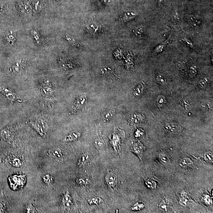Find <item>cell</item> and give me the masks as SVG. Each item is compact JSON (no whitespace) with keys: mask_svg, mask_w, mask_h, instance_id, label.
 Listing matches in <instances>:
<instances>
[{"mask_svg":"<svg viewBox=\"0 0 213 213\" xmlns=\"http://www.w3.org/2000/svg\"><path fill=\"white\" fill-rule=\"evenodd\" d=\"M190 73L192 75H195L197 74V70L196 67L195 66H193L190 67Z\"/></svg>","mask_w":213,"mask_h":213,"instance_id":"cell-40","label":"cell"},{"mask_svg":"<svg viewBox=\"0 0 213 213\" xmlns=\"http://www.w3.org/2000/svg\"><path fill=\"white\" fill-rule=\"evenodd\" d=\"M144 119L142 115L139 113H136L132 116V121L136 123H139L142 122Z\"/></svg>","mask_w":213,"mask_h":213,"instance_id":"cell-17","label":"cell"},{"mask_svg":"<svg viewBox=\"0 0 213 213\" xmlns=\"http://www.w3.org/2000/svg\"><path fill=\"white\" fill-rule=\"evenodd\" d=\"M208 81L206 78L201 79L198 83V86L201 89H204L207 85Z\"/></svg>","mask_w":213,"mask_h":213,"instance_id":"cell-27","label":"cell"},{"mask_svg":"<svg viewBox=\"0 0 213 213\" xmlns=\"http://www.w3.org/2000/svg\"><path fill=\"white\" fill-rule=\"evenodd\" d=\"M180 164L181 166H183L184 167H187L190 166L192 165L193 162L190 160V159L186 158L182 160Z\"/></svg>","mask_w":213,"mask_h":213,"instance_id":"cell-25","label":"cell"},{"mask_svg":"<svg viewBox=\"0 0 213 213\" xmlns=\"http://www.w3.org/2000/svg\"><path fill=\"white\" fill-rule=\"evenodd\" d=\"M167 204L165 202V200H163V201L161 202L160 205V207L161 210L163 211H167Z\"/></svg>","mask_w":213,"mask_h":213,"instance_id":"cell-41","label":"cell"},{"mask_svg":"<svg viewBox=\"0 0 213 213\" xmlns=\"http://www.w3.org/2000/svg\"><path fill=\"white\" fill-rule=\"evenodd\" d=\"M205 159L206 160L208 161H212L213 160L212 154L210 153H207L205 154Z\"/></svg>","mask_w":213,"mask_h":213,"instance_id":"cell-37","label":"cell"},{"mask_svg":"<svg viewBox=\"0 0 213 213\" xmlns=\"http://www.w3.org/2000/svg\"><path fill=\"white\" fill-rule=\"evenodd\" d=\"M87 29L88 33L93 35H97L100 30V28L98 25L94 22L87 25Z\"/></svg>","mask_w":213,"mask_h":213,"instance_id":"cell-12","label":"cell"},{"mask_svg":"<svg viewBox=\"0 0 213 213\" xmlns=\"http://www.w3.org/2000/svg\"><path fill=\"white\" fill-rule=\"evenodd\" d=\"M43 123V122L38 121L30 122L32 126L36 130L40 136L42 137H45L47 132V126Z\"/></svg>","mask_w":213,"mask_h":213,"instance_id":"cell-6","label":"cell"},{"mask_svg":"<svg viewBox=\"0 0 213 213\" xmlns=\"http://www.w3.org/2000/svg\"><path fill=\"white\" fill-rule=\"evenodd\" d=\"M32 34L33 36H34V39L36 40V41L37 42H40V36L38 34V33L36 31H34L33 30V32L32 33Z\"/></svg>","mask_w":213,"mask_h":213,"instance_id":"cell-38","label":"cell"},{"mask_svg":"<svg viewBox=\"0 0 213 213\" xmlns=\"http://www.w3.org/2000/svg\"><path fill=\"white\" fill-rule=\"evenodd\" d=\"M145 147L143 144L140 142H136L133 143L132 147V152L136 154L142 161L143 153L145 150Z\"/></svg>","mask_w":213,"mask_h":213,"instance_id":"cell-7","label":"cell"},{"mask_svg":"<svg viewBox=\"0 0 213 213\" xmlns=\"http://www.w3.org/2000/svg\"><path fill=\"white\" fill-rule=\"evenodd\" d=\"M166 48V44H160L158 45L156 47L155 51L157 53L159 54L162 53L163 51H164Z\"/></svg>","mask_w":213,"mask_h":213,"instance_id":"cell-30","label":"cell"},{"mask_svg":"<svg viewBox=\"0 0 213 213\" xmlns=\"http://www.w3.org/2000/svg\"><path fill=\"white\" fill-rule=\"evenodd\" d=\"M188 199L189 198H188L187 194L183 193L181 194L180 203L182 205V206H186L187 204Z\"/></svg>","mask_w":213,"mask_h":213,"instance_id":"cell-26","label":"cell"},{"mask_svg":"<svg viewBox=\"0 0 213 213\" xmlns=\"http://www.w3.org/2000/svg\"><path fill=\"white\" fill-rule=\"evenodd\" d=\"M87 101V98L84 94L79 95L74 102L73 108L74 112L82 109Z\"/></svg>","mask_w":213,"mask_h":213,"instance_id":"cell-4","label":"cell"},{"mask_svg":"<svg viewBox=\"0 0 213 213\" xmlns=\"http://www.w3.org/2000/svg\"><path fill=\"white\" fill-rule=\"evenodd\" d=\"M66 38H67V40L68 41L72 46H75V47H77V48H80V45H79V43H78L75 40H74L72 39V38H71L70 36H66Z\"/></svg>","mask_w":213,"mask_h":213,"instance_id":"cell-28","label":"cell"},{"mask_svg":"<svg viewBox=\"0 0 213 213\" xmlns=\"http://www.w3.org/2000/svg\"><path fill=\"white\" fill-rule=\"evenodd\" d=\"M144 207V204L143 203H140L139 202L135 204L133 207H132V210H139L141 209Z\"/></svg>","mask_w":213,"mask_h":213,"instance_id":"cell-34","label":"cell"},{"mask_svg":"<svg viewBox=\"0 0 213 213\" xmlns=\"http://www.w3.org/2000/svg\"><path fill=\"white\" fill-rule=\"evenodd\" d=\"M45 85L43 86L42 88V91L43 93L49 95L51 92H53V88H51V86L49 85L50 83L49 81H47L45 82Z\"/></svg>","mask_w":213,"mask_h":213,"instance_id":"cell-21","label":"cell"},{"mask_svg":"<svg viewBox=\"0 0 213 213\" xmlns=\"http://www.w3.org/2000/svg\"><path fill=\"white\" fill-rule=\"evenodd\" d=\"M8 6L5 2L0 1V14H2L7 10Z\"/></svg>","mask_w":213,"mask_h":213,"instance_id":"cell-29","label":"cell"},{"mask_svg":"<svg viewBox=\"0 0 213 213\" xmlns=\"http://www.w3.org/2000/svg\"><path fill=\"white\" fill-rule=\"evenodd\" d=\"M156 79L157 83L161 85L165 84L167 82V78L166 77L162 74H159L157 75Z\"/></svg>","mask_w":213,"mask_h":213,"instance_id":"cell-19","label":"cell"},{"mask_svg":"<svg viewBox=\"0 0 213 213\" xmlns=\"http://www.w3.org/2000/svg\"><path fill=\"white\" fill-rule=\"evenodd\" d=\"M164 128L167 133L173 135L179 134L182 130L180 125L177 123L171 121L167 122Z\"/></svg>","mask_w":213,"mask_h":213,"instance_id":"cell-3","label":"cell"},{"mask_svg":"<svg viewBox=\"0 0 213 213\" xmlns=\"http://www.w3.org/2000/svg\"><path fill=\"white\" fill-rule=\"evenodd\" d=\"M115 113V111L113 108H108L104 111L101 115V119L104 122L110 121Z\"/></svg>","mask_w":213,"mask_h":213,"instance_id":"cell-10","label":"cell"},{"mask_svg":"<svg viewBox=\"0 0 213 213\" xmlns=\"http://www.w3.org/2000/svg\"><path fill=\"white\" fill-rule=\"evenodd\" d=\"M26 210L27 213H34L35 211L34 206L31 204L28 205L26 206Z\"/></svg>","mask_w":213,"mask_h":213,"instance_id":"cell-35","label":"cell"},{"mask_svg":"<svg viewBox=\"0 0 213 213\" xmlns=\"http://www.w3.org/2000/svg\"><path fill=\"white\" fill-rule=\"evenodd\" d=\"M182 40L184 42L187 46H189L190 47H192V48L194 47V45H193L192 42L190 40L188 39L187 38H182Z\"/></svg>","mask_w":213,"mask_h":213,"instance_id":"cell-36","label":"cell"},{"mask_svg":"<svg viewBox=\"0 0 213 213\" xmlns=\"http://www.w3.org/2000/svg\"><path fill=\"white\" fill-rule=\"evenodd\" d=\"M10 187L13 190H16L22 188L24 186L26 181V176L23 175H15L9 178Z\"/></svg>","mask_w":213,"mask_h":213,"instance_id":"cell-2","label":"cell"},{"mask_svg":"<svg viewBox=\"0 0 213 213\" xmlns=\"http://www.w3.org/2000/svg\"><path fill=\"white\" fill-rule=\"evenodd\" d=\"M145 88H146V84L144 82H142L133 90V95L136 97L140 96L143 93Z\"/></svg>","mask_w":213,"mask_h":213,"instance_id":"cell-13","label":"cell"},{"mask_svg":"<svg viewBox=\"0 0 213 213\" xmlns=\"http://www.w3.org/2000/svg\"><path fill=\"white\" fill-rule=\"evenodd\" d=\"M94 146L98 151L101 150L104 148V142L102 139L98 138L96 139L94 143Z\"/></svg>","mask_w":213,"mask_h":213,"instance_id":"cell-16","label":"cell"},{"mask_svg":"<svg viewBox=\"0 0 213 213\" xmlns=\"http://www.w3.org/2000/svg\"><path fill=\"white\" fill-rule=\"evenodd\" d=\"M80 136V134L79 133H73L72 134L69 135L67 136L65 138V140L67 141H74V140L78 138Z\"/></svg>","mask_w":213,"mask_h":213,"instance_id":"cell-24","label":"cell"},{"mask_svg":"<svg viewBox=\"0 0 213 213\" xmlns=\"http://www.w3.org/2000/svg\"><path fill=\"white\" fill-rule=\"evenodd\" d=\"M61 201L63 206L66 208H70L73 205L72 198L68 191L63 194Z\"/></svg>","mask_w":213,"mask_h":213,"instance_id":"cell-11","label":"cell"},{"mask_svg":"<svg viewBox=\"0 0 213 213\" xmlns=\"http://www.w3.org/2000/svg\"><path fill=\"white\" fill-rule=\"evenodd\" d=\"M181 104L185 108H187V107L190 106V102L188 100H184L181 101Z\"/></svg>","mask_w":213,"mask_h":213,"instance_id":"cell-39","label":"cell"},{"mask_svg":"<svg viewBox=\"0 0 213 213\" xmlns=\"http://www.w3.org/2000/svg\"><path fill=\"white\" fill-rule=\"evenodd\" d=\"M136 16V14H134V13L128 12L125 13L122 16V19L123 21L127 22L133 19Z\"/></svg>","mask_w":213,"mask_h":213,"instance_id":"cell-18","label":"cell"},{"mask_svg":"<svg viewBox=\"0 0 213 213\" xmlns=\"http://www.w3.org/2000/svg\"><path fill=\"white\" fill-rule=\"evenodd\" d=\"M0 69H1V66H0Z\"/></svg>","mask_w":213,"mask_h":213,"instance_id":"cell-44","label":"cell"},{"mask_svg":"<svg viewBox=\"0 0 213 213\" xmlns=\"http://www.w3.org/2000/svg\"><path fill=\"white\" fill-rule=\"evenodd\" d=\"M88 158H89V156L87 153L82 154L79 159L78 162L77 163L78 166L79 167L83 166L87 162Z\"/></svg>","mask_w":213,"mask_h":213,"instance_id":"cell-15","label":"cell"},{"mask_svg":"<svg viewBox=\"0 0 213 213\" xmlns=\"http://www.w3.org/2000/svg\"><path fill=\"white\" fill-rule=\"evenodd\" d=\"M5 40L6 43L9 46H12L16 42V34L15 32L10 31L6 34Z\"/></svg>","mask_w":213,"mask_h":213,"instance_id":"cell-14","label":"cell"},{"mask_svg":"<svg viewBox=\"0 0 213 213\" xmlns=\"http://www.w3.org/2000/svg\"><path fill=\"white\" fill-rule=\"evenodd\" d=\"M1 91L7 98L8 100L12 102V103H13V102L16 101V100L18 101V98H17L15 94L7 88L3 87H1Z\"/></svg>","mask_w":213,"mask_h":213,"instance_id":"cell-8","label":"cell"},{"mask_svg":"<svg viewBox=\"0 0 213 213\" xmlns=\"http://www.w3.org/2000/svg\"><path fill=\"white\" fill-rule=\"evenodd\" d=\"M191 19L192 22L194 26H199L201 23L202 20L200 18L197 16L192 15L191 17Z\"/></svg>","mask_w":213,"mask_h":213,"instance_id":"cell-23","label":"cell"},{"mask_svg":"<svg viewBox=\"0 0 213 213\" xmlns=\"http://www.w3.org/2000/svg\"><path fill=\"white\" fill-rule=\"evenodd\" d=\"M43 182L46 184L50 185L53 183L54 178L50 174H46L42 177Z\"/></svg>","mask_w":213,"mask_h":213,"instance_id":"cell-20","label":"cell"},{"mask_svg":"<svg viewBox=\"0 0 213 213\" xmlns=\"http://www.w3.org/2000/svg\"><path fill=\"white\" fill-rule=\"evenodd\" d=\"M48 153L49 156L57 162L60 163L64 160V156L62 151L59 148L50 149L48 151Z\"/></svg>","mask_w":213,"mask_h":213,"instance_id":"cell-5","label":"cell"},{"mask_svg":"<svg viewBox=\"0 0 213 213\" xmlns=\"http://www.w3.org/2000/svg\"><path fill=\"white\" fill-rule=\"evenodd\" d=\"M159 2H160V3H161V2L163 1V0H159Z\"/></svg>","mask_w":213,"mask_h":213,"instance_id":"cell-42","label":"cell"},{"mask_svg":"<svg viewBox=\"0 0 213 213\" xmlns=\"http://www.w3.org/2000/svg\"><path fill=\"white\" fill-rule=\"evenodd\" d=\"M55 1H60V0H55Z\"/></svg>","mask_w":213,"mask_h":213,"instance_id":"cell-43","label":"cell"},{"mask_svg":"<svg viewBox=\"0 0 213 213\" xmlns=\"http://www.w3.org/2000/svg\"><path fill=\"white\" fill-rule=\"evenodd\" d=\"M123 136H124V132L119 129L115 130L112 133L109 143L116 153H118L119 151Z\"/></svg>","mask_w":213,"mask_h":213,"instance_id":"cell-1","label":"cell"},{"mask_svg":"<svg viewBox=\"0 0 213 213\" xmlns=\"http://www.w3.org/2000/svg\"><path fill=\"white\" fill-rule=\"evenodd\" d=\"M134 34L136 36H140L142 35L144 32V29L142 27L138 28L136 30H134Z\"/></svg>","mask_w":213,"mask_h":213,"instance_id":"cell-33","label":"cell"},{"mask_svg":"<svg viewBox=\"0 0 213 213\" xmlns=\"http://www.w3.org/2000/svg\"><path fill=\"white\" fill-rule=\"evenodd\" d=\"M12 165L15 167H19L22 165L21 161L19 158H15L13 160L12 162Z\"/></svg>","mask_w":213,"mask_h":213,"instance_id":"cell-32","label":"cell"},{"mask_svg":"<svg viewBox=\"0 0 213 213\" xmlns=\"http://www.w3.org/2000/svg\"><path fill=\"white\" fill-rule=\"evenodd\" d=\"M105 180L111 188L113 189L117 185V178L113 173H109L107 174L105 177Z\"/></svg>","mask_w":213,"mask_h":213,"instance_id":"cell-9","label":"cell"},{"mask_svg":"<svg viewBox=\"0 0 213 213\" xmlns=\"http://www.w3.org/2000/svg\"><path fill=\"white\" fill-rule=\"evenodd\" d=\"M76 182L79 186H85L87 183V181L84 178H78L77 179Z\"/></svg>","mask_w":213,"mask_h":213,"instance_id":"cell-31","label":"cell"},{"mask_svg":"<svg viewBox=\"0 0 213 213\" xmlns=\"http://www.w3.org/2000/svg\"><path fill=\"white\" fill-rule=\"evenodd\" d=\"M88 202L90 205H98L103 203L104 201L101 198H95L89 200Z\"/></svg>","mask_w":213,"mask_h":213,"instance_id":"cell-22","label":"cell"}]
</instances>
